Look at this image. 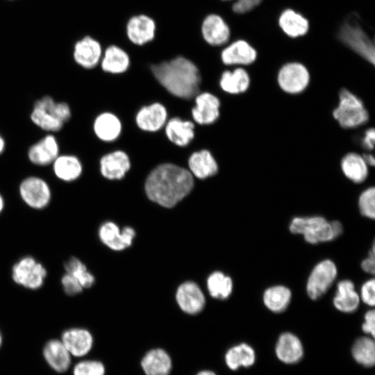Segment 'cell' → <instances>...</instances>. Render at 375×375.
<instances>
[{
  "mask_svg": "<svg viewBox=\"0 0 375 375\" xmlns=\"http://www.w3.org/2000/svg\"><path fill=\"white\" fill-rule=\"evenodd\" d=\"M193 186V176L189 170L172 163H162L148 175L144 190L151 201L170 208L185 197Z\"/></svg>",
  "mask_w": 375,
  "mask_h": 375,
  "instance_id": "cell-1",
  "label": "cell"
},
{
  "mask_svg": "<svg viewBox=\"0 0 375 375\" xmlns=\"http://www.w3.org/2000/svg\"><path fill=\"white\" fill-rule=\"evenodd\" d=\"M156 80L173 95L185 99L198 94L201 75L190 60L178 56L151 67Z\"/></svg>",
  "mask_w": 375,
  "mask_h": 375,
  "instance_id": "cell-2",
  "label": "cell"
},
{
  "mask_svg": "<svg viewBox=\"0 0 375 375\" xmlns=\"http://www.w3.org/2000/svg\"><path fill=\"white\" fill-rule=\"evenodd\" d=\"M333 116L344 128L358 127L369 119V114L363 102L347 89L340 91L339 103L333 112Z\"/></svg>",
  "mask_w": 375,
  "mask_h": 375,
  "instance_id": "cell-3",
  "label": "cell"
},
{
  "mask_svg": "<svg viewBox=\"0 0 375 375\" xmlns=\"http://www.w3.org/2000/svg\"><path fill=\"white\" fill-rule=\"evenodd\" d=\"M289 228L292 233L303 235L310 244L329 242L338 237L331 222L321 216L296 217Z\"/></svg>",
  "mask_w": 375,
  "mask_h": 375,
  "instance_id": "cell-4",
  "label": "cell"
},
{
  "mask_svg": "<svg viewBox=\"0 0 375 375\" xmlns=\"http://www.w3.org/2000/svg\"><path fill=\"white\" fill-rule=\"evenodd\" d=\"M340 39L352 50L372 64H374L375 53L373 42L355 19H347L340 28Z\"/></svg>",
  "mask_w": 375,
  "mask_h": 375,
  "instance_id": "cell-5",
  "label": "cell"
},
{
  "mask_svg": "<svg viewBox=\"0 0 375 375\" xmlns=\"http://www.w3.org/2000/svg\"><path fill=\"white\" fill-rule=\"evenodd\" d=\"M47 275L45 267L31 256L22 258L12 268V278L14 282L30 290L40 288Z\"/></svg>",
  "mask_w": 375,
  "mask_h": 375,
  "instance_id": "cell-6",
  "label": "cell"
},
{
  "mask_svg": "<svg viewBox=\"0 0 375 375\" xmlns=\"http://www.w3.org/2000/svg\"><path fill=\"white\" fill-rule=\"evenodd\" d=\"M19 192L22 201L35 210L46 208L51 200L52 194L49 183L38 176L24 178L19 183Z\"/></svg>",
  "mask_w": 375,
  "mask_h": 375,
  "instance_id": "cell-7",
  "label": "cell"
},
{
  "mask_svg": "<svg viewBox=\"0 0 375 375\" xmlns=\"http://www.w3.org/2000/svg\"><path fill=\"white\" fill-rule=\"evenodd\" d=\"M337 267L331 260H324L312 269L306 284V291L313 300L321 297L331 287L337 276Z\"/></svg>",
  "mask_w": 375,
  "mask_h": 375,
  "instance_id": "cell-8",
  "label": "cell"
},
{
  "mask_svg": "<svg viewBox=\"0 0 375 375\" xmlns=\"http://www.w3.org/2000/svg\"><path fill=\"white\" fill-rule=\"evenodd\" d=\"M277 81L281 89L285 92L297 94L308 87L310 74L303 64L296 62H289L279 70Z\"/></svg>",
  "mask_w": 375,
  "mask_h": 375,
  "instance_id": "cell-9",
  "label": "cell"
},
{
  "mask_svg": "<svg viewBox=\"0 0 375 375\" xmlns=\"http://www.w3.org/2000/svg\"><path fill=\"white\" fill-rule=\"evenodd\" d=\"M55 102L53 97L44 95L35 101L30 115L31 122L37 127L49 133L60 131L64 126L54 113Z\"/></svg>",
  "mask_w": 375,
  "mask_h": 375,
  "instance_id": "cell-10",
  "label": "cell"
},
{
  "mask_svg": "<svg viewBox=\"0 0 375 375\" xmlns=\"http://www.w3.org/2000/svg\"><path fill=\"white\" fill-rule=\"evenodd\" d=\"M98 233L101 242L114 251H122L129 247L135 237V231L132 227L126 226L120 231L112 222L102 224Z\"/></svg>",
  "mask_w": 375,
  "mask_h": 375,
  "instance_id": "cell-11",
  "label": "cell"
},
{
  "mask_svg": "<svg viewBox=\"0 0 375 375\" xmlns=\"http://www.w3.org/2000/svg\"><path fill=\"white\" fill-rule=\"evenodd\" d=\"M60 154L56 137L49 133L31 145L27 151L28 160L34 165L45 167L53 163Z\"/></svg>",
  "mask_w": 375,
  "mask_h": 375,
  "instance_id": "cell-12",
  "label": "cell"
},
{
  "mask_svg": "<svg viewBox=\"0 0 375 375\" xmlns=\"http://www.w3.org/2000/svg\"><path fill=\"white\" fill-rule=\"evenodd\" d=\"M156 31L155 21L144 14L131 17L126 25L128 39L136 45L142 46L152 41L155 38Z\"/></svg>",
  "mask_w": 375,
  "mask_h": 375,
  "instance_id": "cell-13",
  "label": "cell"
},
{
  "mask_svg": "<svg viewBox=\"0 0 375 375\" xmlns=\"http://www.w3.org/2000/svg\"><path fill=\"white\" fill-rule=\"evenodd\" d=\"M176 299L179 308L189 315L199 313L206 304L203 292L193 281H186L178 286L176 293Z\"/></svg>",
  "mask_w": 375,
  "mask_h": 375,
  "instance_id": "cell-14",
  "label": "cell"
},
{
  "mask_svg": "<svg viewBox=\"0 0 375 375\" xmlns=\"http://www.w3.org/2000/svg\"><path fill=\"white\" fill-rule=\"evenodd\" d=\"M103 55L99 42L85 36L76 42L73 51L74 61L85 69H92L101 61Z\"/></svg>",
  "mask_w": 375,
  "mask_h": 375,
  "instance_id": "cell-15",
  "label": "cell"
},
{
  "mask_svg": "<svg viewBox=\"0 0 375 375\" xmlns=\"http://www.w3.org/2000/svg\"><path fill=\"white\" fill-rule=\"evenodd\" d=\"M201 33L206 43L211 46H221L230 38V28L224 19L217 14H209L202 21Z\"/></svg>",
  "mask_w": 375,
  "mask_h": 375,
  "instance_id": "cell-16",
  "label": "cell"
},
{
  "mask_svg": "<svg viewBox=\"0 0 375 375\" xmlns=\"http://www.w3.org/2000/svg\"><path fill=\"white\" fill-rule=\"evenodd\" d=\"M220 101L214 94L203 92L196 95L195 106L192 110L194 120L206 125L215 122L219 116Z\"/></svg>",
  "mask_w": 375,
  "mask_h": 375,
  "instance_id": "cell-17",
  "label": "cell"
},
{
  "mask_svg": "<svg viewBox=\"0 0 375 375\" xmlns=\"http://www.w3.org/2000/svg\"><path fill=\"white\" fill-rule=\"evenodd\" d=\"M99 164L101 175L109 180L122 178L131 167L128 155L120 150L103 156Z\"/></svg>",
  "mask_w": 375,
  "mask_h": 375,
  "instance_id": "cell-18",
  "label": "cell"
},
{
  "mask_svg": "<svg viewBox=\"0 0 375 375\" xmlns=\"http://www.w3.org/2000/svg\"><path fill=\"white\" fill-rule=\"evenodd\" d=\"M257 57L255 49L247 42L238 40L225 47L221 53L222 62L226 65H247Z\"/></svg>",
  "mask_w": 375,
  "mask_h": 375,
  "instance_id": "cell-19",
  "label": "cell"
},
{
  "mask_svg": "<svg viewBox=\"0 0 375 375\" xmlns=\"http://www.w3.org/2000/svg\"><path fill=\"white\" fill-rule=\"evenodd\" d=\"M61 341L71 355L81 357L92 349L93 338L86 329L72 328L63 332Z\"/></svg>",
  "mask_w": 375,
  "mask_h": 375,
  "instance_id": "cell-20",
  "label": "cell"
},
{
  "mask_svg": "<svg viewBox=\"0 0 375 375\" xmlns=\"http://www.w3.org/2000/svg\"><path fill=\"white\" fill-rule=\"evenodd\" d=\"M167 112L165 107L160 103H153L142 107L136 115L138 126L149 132H155L160 129L165 124Z\"/></svg>",
  "mask_w": 375,
  "mask_h": 375,
  "instance_id": "cell-21",
  "label": "cell"
},
{
  "mask_svg": "<svg viewBox=\"0 0 375 375\" xmlns=\"http://www.w3.org/2000/svg\"><path fill=\"white\" fill-rule=\"evenodd\" d=\"M55 176L61 181L70 183L82 174L83 165L75 155L59 154L51 164Z\"/></svg>",
  "mask_w": 375,
  "mask_h": 375,
  "instance_id": "cell-22",
  "label": "cell"
},
{
  "mask_svg": "<svg viewBox=\"0 0 375 375\" xmlns=\"http://www.w3.org/2000/svg\"><path fill=\"white\" fill-rule=\"evenodd\" d=\"M141 367L146 375H169L172 368V361L164 349H153L142 357Z\"/></svg>",
  "mask_w": 375,
  "mask_h": 375,
  "instance_id": "cell-23",
  "label": "cell"
},
{
  "mask_svg": "<svg viewBox=\"0 0 375 375\" xmlns=\"http://www.w3.org/2000/svg\"><path fill=\"white\" fill-rule=\"evenodd\" d=\"M188 166L192 176L204 179L212 176L218 172V165L211 154L206 149L194 152L188 159Z\"/></svg>",
  "mask_w": 375,
  "mask_h": 375,
  "instance_id": "cell-24",
  "label": "cell"
},
{
  "mask_svg": "<svg viewBox=\"0 0 375 375\" xmlns=\"http://www.w3.org/2000/svg\"><path fill=\"white\" fill-rule=\"evenodd\" d=\"M276 353L278 359L285 363L297 362L303 353L302 344L295 335L284 333L277 341Z\"/></svg>",
  "mask_w": 375,
  "mask_h": 375,
  "instance_id": "cell-25",
  "label": "cell"
},
{
  "mask_svg": "<svg viewBox=\"0 0 375 375\" xmlns=\"http://www.w3.org/2000/svg\"><path fill=\"white\" fill-rule=\"evenodd\" d=\"M93 130L99 140L104 142H112L119 136L122 124L115 115L105 112L95 118Z\"/></svg>",
  "mask_w": 375,
  "mask_h": 375,
  "instance_id": "cell-26",
  "label": "cell"
},
{
  "mask_svg": "<svg viewBox=\"0 0 375 375\" xmlns=\"http://www.w3.org/2000/svg\"><path fill=\"white\" fill-rule=\"evenodd\" d=\"M101 69L110 74L125 72L130 66L128 54L117 45L108 47L101 59Z\"/></svg>",
  "mask_w": 375,
  "mask_h": 375,
  "instance_id": "cell-27",
  "label": "cell"
},
{
  "mask_svg": "<svg viewBox=\"0 0 375 375\" xmlns=\"http://www.w3.org/2000/svg\"><path fill=\"white\" fill-rule=\"evenodd\" d=\"M43 354L48 364L58 372H65L70 365L71 354L61 340H49L44 346Z\"/></svg>",
  "mask_w": 375,
  "mask_h": 375,
  "instance_id": "cell-28",
  "label": "cell"
},
{
  "mask_svg": "<svg viewBox=\"0 0 375 375\" xmlns=\"http://www.w3.org/2000/svg\"><path fill=\"white\" fill-rule=\"evenodd\" d=\"M359 302L360 297L355 290L354 283L349 280L340 281L333 298L335 307L343 312H352L358 308Z\"/></svg>",
  "mask_w": 375,
  "mask_h": 375,
  "instance_id": "cell-29",
  "label": "cell"
},
{
  "mask_svg": "<svg viewBox=\"0 0 375 375\" xmlns=\"http://www.w3.org/2000/svg\"><path fill=\"white\" fill-rule=\"evenodd\" d=\"M194 124L190 121H184L174 117L168 121L165 126L167 138L174 144L184 147L194 137Z\"/></svg>",
  "mask_w": 375,
  "mask_h": 375,
  "instance_id": "cell-30",
  "label": "cell"
},
{
  "mask_svg": "<svg viewBox=\"0 0 375 375\" xmlns=\"http://www.w3.org/2000/svg\"><path fill=\"white\" fill-rule=\"evenodd\" d=\"M368 165L362 156L354 152L346 154L341 161L344 175L355 183H361L368 176Z\"/></svg>",
  "mask_w": 375,
  "mask_h": 375,
  "instance_id": "cell-31",
  "label": "cell"
},
{
  "mask_svg": "<svg viewBox=\"0 0 375 375\" xmlns=\"http://www.w3.org/2000/svg\"><path fill=\"white\" fill-rule=\"evenodd\" d=\"M250 85V77L243 68L238 67L233 71H224L219 81L222 90L231 94H238L246 92Z\"/></svg>",
  "mask_w": 375,
  "mask_h": 375,
  "instance_id": "cell-32",
  "label": "cell"
},
{
  "mask_svg": "<svg viewBox=\"0 0 375 375\" xmlns=\"http://www.w3.org/2000/svg\"><path fill=\"white\" fill-rule=\"evenodd\" d=\"M278 24L283 32L292 38L302 36L309 29L308 21L292 9H287L281 14Z\"/></svg>",
  "mask_w": 375,
  "mask_h": 375,
  "instance_id": "cell-33",
  "label": "cell"
},
{
  "mask_svg": "<svg viewBox=\"0 0 375 375\" xmlns=\"http://www.w3.org/2000/svg\"><path fill=\"white\" fill-rule=\"evenodd\" d=\"M255 352L251 347L242 343L229 349L225 354L226 365L232 370L240 367H250L255 361Z\"/></svg>",
  "mask_w": 375,
  "mask_h": 375,
  "instance_id": "cell-34",
  "label": "cell"
},
{
  "mask_svg": "<svg viewBox=\"0 0 375 375\" xmlns=\"http://www.w3.org/2000/svg\"><path fill=\"white\" fill-rule=\"evenodd\" d=\"M290 290L284 285H274L267 288L263 294V302L271 311L281 312L288 306L291 300Z\"/></svg>",
  "mask_w": 375,
  "mask_h": 375,
  "instance_id": "cell-35",
  "label": "cell"
},
{
  "mask_svg": "<svg viewBox=\"0 0 375 375\" xmlns=\"http://www.w3.org/2000/svg\"><path fill=\"white\" fill-rule=\"evenodd\" d=\"M210 295L217 299H226L233 290V281L230 276L217 271L209 275L206 281Z\"/></svg>",
  "mask_w": 375,
  "mask_h": 375,
  "instance_id": "cell-36",
  "label": "cell"
},
{
  "mask_svg": "<svg viewBox=\"0 0 375 375\" xmlns=\"http://www.w3.org/2000/svg\"><path fill=\"white\" fill-rule=\"evenodd\" d=\"M354 359L365 367H372L375 361V344L372 338L362 337L358 339L352 348Z\"/></svg>",
  "mask_w": 375,
  "mask_h": 375,
  "instance_id": "cell-37",
  "label": "cell"
},
{
  "mask_svg": "<svg viewBox=\"0 0 375 375\" xmlns=\"http://www.w3.org/2000/svg\"><path fill=\"white\" fill-rule=\"evenodd\" d=\"M65 269L66 273L78 280L83 289L89 288L94 283V276L88 271L86 265L76 257H71L65 263Z\"/></svg>",
  "mask_w": 375,
  "mask_h": 375,
  "instance_id": "cell-38",
  "label": "cell"
},
{
  "mask_svg": "<svg viewBox=\"0 0 375 375\" xmlns=\"http://www.w3.org/2000/svg\"><path fill=\"white\" fill-rule=\"evenodd\" d=\"M358 206L360 213L369 219L375 217V188L369 187L360 195Z\"/></svg>",
  "mask_w": 375,
  "mask_h": 375,
  "instance_id": "cell-39",
  "label": "cell"
},
{
  "mask_svg": "<svg viewBox=\"0 0 375 375\" xmlns=\"http://www.w3.org/2000/svg\"><path fill=\"white\" fill-rule=\"evenodd\" d=\"M74 375H104L105 367L97 360H83L74 367Z\"/></svg>",
  "mask_w": 375,
  "mask_h": 375,
  "instance_id": "cell-40",
  "label": "cell"
},
{
  "mask_svg": "<svg viewBox=\"0 0 375 375\" xmlns=\"http://www.w3.org/2000/svg\"><path fill=\"white\" fill-rule=\"evenodd\" d=\"M61 284L65 292L69 296L76 295L83 290L78 280L68 273L62 276Z\"/></svg>",
  "mask_w": 375,
  "mask_h": 375,
  "instance_id": "cell-41",
  "label": "cell"
},
{
  "mask_svg": "<svg viewBox=\"0 0 375 375\" xmlns=\"http://www.w3.org/2000/svg\"><path fill=\"white\" fill-rule=\"evenodd\" d=\"M361 299L366 304L374 306L375 304V281L374 278L365 282L361 287Z\"/></svg>",
  "mask_w": 375,
  "mask_h": 375,
  "instance_id": "cell-42",
  "label": "cell"
},
{
  "mask_svg": "<svg viewBox=\"0 0 375 375\" xmlns=\"http://www.w3.org/2000/svg\"><path fill=\"white\" fill-rule=\"evenodd\" d=\"M231 1V0H222ZM262 0H235L232 5V10L238 14L247 12L258 6Z\"/></svg>",
  "mask_w": 375,
  "mask_h": 375,
  "instance_id": "cell-43",
  "label": "cell"
},
{
  "mask_svg": "<svg viewBox=\"0 0 375 375\" xmlns=\"http://www.w3.org/2000/svg\"><path fill=\"white\" fill-rule=\"evenodd\" d=\"M362 329L365 333L370 334L373 338L375 333V312L374 310H368L365 315V322Z\"/></svg>",
  "mask_w": 375,
  "mask_h": 375,
  "instance_id": "cell-44",
  "label": "cell"
},
{
  "mask_svg": "<svg viewBox=\"0 0 375 375\" xmlns=\"http://www.w3.org/2000/svg\"><path fill=\"white\" fill-rule=\"evenodd\" d=\"M375 249L374 245L372 246V249L369 252L367 258L364 259L361 263L362 269L367 273L373 274L374 273L375 268Z\"/></svg>",
  "mask_w": 375,
  "mask_h": 375,
  "instance_id": "cell-45",
  "label": "cell"
},
{
  "mask_svg": "<svg viewBox=\"0 0 375 375\" xmlns=\"http://www.w3.org/2000/svg\"><path fill=\"white\" fill-rule=\"evenodd\" d=\"M375 131L374 128L367 129L362 140V144L368 150H372L374 147Z\"/></svg>",
  "mask_w": 375,
  "mask_h": 375,
  "instance_id": "cell-46",
  "label": "cell"
},
{
  "mask_svg": "<svg viewBox=\"0 0 375 375\" xmlns=\"http://www.w3.org/2000/svg\"><path fill=\"white\" fill-rule=\"evenodd\" d=\"M364 160L367 164L368 166L373 167L375 165V159L373 156V155L370 153L364 154L363 156Z\"/></svg>",
  "mask_w": 375,
  "mask_h": 375,
  "instance_id": "cell-47",
  "label": "cell"
},
{
  "mask_svg": "<svg viewBox=\"0 0 375 375\" xmlns=\"http://www.w3.org/2000/svg\"><path fill=\"white\" fill-rule=\"evenodd\" d=\"M6 148V141L3 137L0 134V156L3 153Z\"/></svg>",
  "mask_w": 375,
  "mask_h": 375,
  "instance_id": "cell-48",
  "label": "cell"
},
{
  "mask_svg": "<svg viewBox=\"0 0 375 375\" xmlns=\"http://www.w3.org/2000/svg\"><path fill=\"white\" fill-rule=\"evenodd\" d=\"M196 375H216L215 372L210 370H202L199 372Z\"/></svg>",
  "mask_w": 375,
  "mask_h": 375,
  "instance_id": "cell-49",
  "label": "cell"
},
{
  "mask_svg": "<svg viewBox=\"0 0 375 375\" xmlns=\"http://www.w3.org/2000/svg\"><path fill=\"white\" fill-rule=\"evenodd\" d=\"M5 206V201L3 196L0 194V214L3 210Z\"/></svg>",
  "mask_w": 375,
  "mask_h": 375,
  "instance_id": "cell-50",
  "label": "cell"
},
{
  "mask_svg": "<svg viewBox=\"0 0 375 375\" xmlns=\"http://www.w3.org/2000/svg\"><path fill=\"white\" fill-rule=\"evenodd\" d=\"M1 343H2V337H1V333H0V347L1 345Z\"/></svg>",
  "mask_w": 375,
  "mask_h": 375,
  "instance_id": "cell-51",
  "label": "cell"
}]
</instances>
